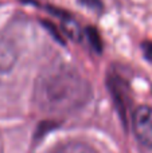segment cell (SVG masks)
Wrapping results in <instances>:
<instances>
[{
    "label": "cell",
    "mask_w": 152,
    "mask_h": 153,
    "mask_svg": "<svg viewBox=\"0 0 152 153\" xmlns=\"http://www.w3.org/2000/svg\"><path fill=\"white\" fill-rule=\"evenodd\" d=\"M89 97V83L70 69L47 70L35 86V102L48 113L63 114L77 110L88 102Z\"/></svg>",
    "instance_id": "cell-1"
},
{
    "label": "cell",
    "mask_w": 152,
    "mask_h": 153,
    "mask_svg": "<svg viewBox=\"0 0 152 153\" xmlns=\"http://www.w3.org/2000/svg\"><path fill=\"white\" fill-rule=\"evenodd\" d=\"M132 128L137 140L152 148V108L139 106L132 114Z\"/></svg>",
    "instance_id": "cell-2"
},
{
    "label": "cell",
    "mask_w": 152,
    "mask_h": 153,
    "mask_svg": "<svg viewBox=\"0 0 152 153\" xmlns=\"http://www.w3.org/2000/svg\"><path fill=\"white\" fill-rule=\"evenodd\" d=\"M16 62V48L7 38H0V73L12 69Z\"/></svg>",
    "instance_id": "cell-3"
},
{
    "label": "cell",
    "mask_w": 152,
    "mask_h": 153,
    "mask_svg": "<svg viewBox=\"0 0 152 153\" xmlns=\"http://www.w3.org/2000/svg\"><path fill=\"white\" fill-rule=\"evenodd\" d=\"M143 51H144V55L148 61H152V43H144L143 45Z\"/></svg>",
    "instance_id": "cell-5"
},
{
    "label": "cell",
    "mask_w": 152,
    "mask_h": 153,
    "mask_svg": "<svg viewBox=\"0 0 152 153\" xmlns=\"http://www.w3.org/2000/svg\"><path fill=\"white\" fill-rule=\"evenodd\" d=\"M54 153H96L93 148L82 143H67L59 146Z\"/></svg>",
    "instance_id": "cell-4"
}]
</instances>
